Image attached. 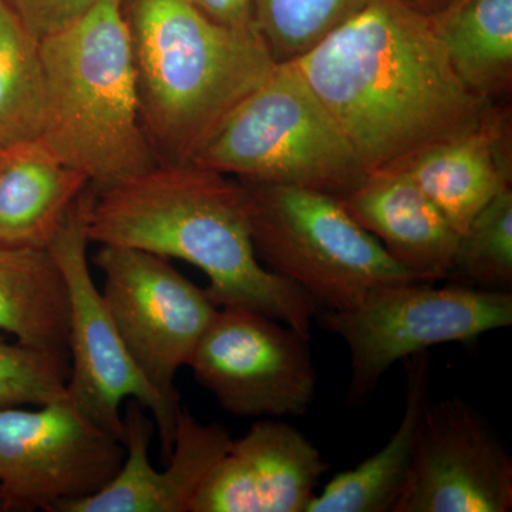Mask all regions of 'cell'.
Listing matches in <instances>:
<instances>
[{
  "label": "cell",
  "mask_w": 512,
  "mask_h": 512,
  "mask_svg": "<svg viewBox=\"0 0 512 512\" xmlns=\"http://www.w3.org/2000/svg\"><path fill=\"white\" fill-rule=\"evenodd\" d=\"M191 163L239 181L306 188L333 197L352 191L367 175L295 60L275 63Z\"/></svg>",
  "instance_id": "5b68a950"
},
{
  "label": "cell",
  "mask_w": 512,
  "mask_h": 512,
  "mask_svg": "<svg viewBox=\"0 0 512 512\" xmlns=\"http://www.w3.org/2000/svg\"><path fill=\"white\" fill-rule=\"evenodd\" d=\"M46 111L42 138L64 164L103 188L160 163L138 114L130 39L120 0L40 40Z\"/></svg>",
  "instance_id": "277c9868"
},
{
  "label": "cell",
  "mask_w": 512,
  "mask_h": 512,
  "mask_svg": "<svg viewBox=\"0 0 512 512\" xmlns=\"http://www.w3.org/2000/svg\"><path fill=\"white\" fill-rule=\"evenodd\" d=\"M366 0H254L256 29L276 63L308 53Z\"/></svg>",
  "instance_id": "603a6c76"
},
{
  "label": "cell",
  "mask_w": 512,
  "mask_h": 512,
  "mask_svg": "<svg viewBox=\"0 0 512 512\" xmlns=\"http://www.w3.org/2000/svg\"><path fill=\"white\" fill-rule=\"evenodd\" d=\"M93 262L103 274L101 295L134 363L161 397L181 404L175 377L190 365L218 306L163 256L100 245Z\"/></svg>",
  "instance_id": "9c48e42d"
},
{
  "label": "cell",
  "mask_w": 512,
  "mask_h": 512,
  "mask_svg": "<svg viewBox=\"0 0 512 512\" xmlns=\"http://www.w3.org/2000/svg\"><path fill=\"white\" fill-rule=\"evenodd\" d=\"M447 279L484 291H512V188L485 205L458 235Z\"/></svg>",
  "instance_id": "7402d4cb"
},
{
  "label": "cell",
  "mask_w": 512,
  "mask_h": 512,
  "mask_svg": "<svg viewBox=\"0 0 512 512\" xmlns=\"http://www.w3.org/2000/svg\"><path fill=\"white\" fill-rule=\"evenodd\" d=\"M69 360L0 338V407L67 400Z\"/></svg>",
  "instance_id": "cb8c5ba5"
},
{
  "label": "cell",
  "mask_w": 512,
  "mask_h": 512,
  "mask_svg": "<svg viewBox=\"0 0 512 512\" xmlns=\"http://www.w3.org/2000/svg\"><path fill=\"white\" fill-rule=\"evenodd\" d=\"M70 302L49 249L0 247V332L69 360Z\"/></svg>",
  "instance_id": "d6986e66"
},
{
  "label": "cell",
  "mask_w": 512,
  "mask_h": 512,
  "mask_svg": "<svg viewBox=\"0 0 512 512\" xmlns=\"http://www.w3.org/2000/svg\"><path fill=\"white\" fill-rule=\"evenodd\" d=\"M89 187L42 138L0 148V247L47 249Z\"/></svg>",
  "instance_id": "e0dca14e"
},
{
  "label": "cell",
  "mask_w": 512,
  "mask_h": 512,
  "mask_svg": "<svg viewBox=\"0 0 512 512\" xmlns=\"http://www.w3.org/2000/svg\"><path fill=\"white\" fill-rule=\"evenodd\" d=\"M120 6L148 143L160 163H191L276 62L259 33L218 25L188 0Z\"/></svg>",
  "instance_id": "3957f363"
},
{
  "label": "cell",
  "mask_w": 512,
  "mask_h": 512,
  "mask_svg": "<svg viewBox=\"0 0 512 512\" xmlns=\"http://www.w3.org/2000/svg\"><path fill=\"white\" fill-rule=\"evenodd\" d=\"M45 111L40 42L0 0V148L40 138Z\"/></svg>",
  "instance_id": "44dd1931"
},
{
  "label": "cell",
  "mask_w": 512,
  "mask_h": 512,
  "mask_svg": "<svg viewBox=\"0 0 512 512\" xmlns=\"http://www.w3.org/2000/svg\"><path fill=\"white\" fill-rule=\"evenodd\" d=\"M123 441L67 400L37 410L0 407V510L57 512L119 473Z\"/></svg>",
  "instance_id": "30bf717a"
},
{
  "label": "cell",
  "mask_w": 512,
  "mask_h": 512,
  "mask_svg": "<svg viewBox=\"0 0 512 512\" xmlns=\"http://www.w3.org/2000/svg\"><path fill=\"white\" fill-rule=\"evenodd\" d=\"M123 423L126 456L119 473L96 494L64 504L57 512H190L202 484L231 446L228 430L222 424L201 423L181 404L173 453L167 468L158 471L150 461L156 423L146 407L128 399Z\"/></svg>",
  "instance_id": "4fadbf2b"
},
{
  "label": "cell",
  "mask_w": 512,
  "mask_h": 512,
  "mask_svg": "<svg viewBox=\"0 0 512 512\" xmlns=\"http://www.w3.org/2000/svg\"><path fill=\"white\" fill-rule=\"evenodd\" d=\"M295 63L367 173L464 136L493 104L458 79L430 19L396 0H366Z\"/></svg>",
  "instance_id": "6da1fadb"
},
{
  "label": "cell",
  "mask_w": 512,
  "mask_h": 512,
  "mask_svg": "<svg viewBox=\"0 0 512 512\" xmlns=\"http://www.w3.org/2000/svg\"><path fill=\"white\" fill-rule=\"evenodd\" d=\"M84 229L94 244L188 262L207 276L205 292L218 308L259 312L311 339L320 309L259 261L237 178L192 163H158L119 183L87 188Z\"/></svg>",
  "instance_id": "7a4b0ae2"
},
{
  "label": "cell",
  "mask_w": 512,
  "mask_h": 512,
  "mask_svg": "<svg viewBox=\"0 0 512 512\" xmlns=\"http://www.w3.org/2000/svg\"><path fill=\"white\" fill-rule=\"evenodd\" d=\"M399 165L451 228L463 234L485 205L512 188L510 104H491L478 126L464 136L424 148Z\"/></svg>",
  "instance_id": "9a60e30c"
},
{
  "label": "cell",
  "mask_w": 512,
  "mask_h": 512,
  "mask_svg": "<svg viewBox=\"0 0 512 512\" xmlns=\"http://www.w3.org/2000/svg\"><path fill=\"white\" fill-rule=\"evenodd\" d=\"M188 366L222 409L241 419L301 417L315 400L309 338L249 309H218Z\"/></svg>",
  "instance_id": "8fae6325"
},
{
  "label": "cell",
  "mask_w": 512,
  "mask_h": 512,
  "mask_svg": "<svg viewBox=\"0 0 512 512\" xmlns=\"http://www.w3.org/2000/svg\"><path fill=\"white\" fill-rule=\"evenodd\" d=\"M403 363L406 400L399 427L372 457L333 477L306 512H393L412 466L421 413L430 400L429 350Z\"/></svg>",
  "instance_id": "ac0fdd59"
},
{
  "label": "cell",
  "mask_w": 512,
  "mask_h": 512,
  "mask_svg": "<svg viewBox=\"0 0 512 512\" xmlns=\"http://www.w3.org/2000/svg\"><path fill=\"white\" fill-rule=\"evenodd\" d=\"M202 15L228 29L258 33L254 0H188ZM261 36V35H259Z\"/></svg>",
  "instance_id": "484cf974"
},
{
  "label": "cell",
  "mask_w": 512,
  "mask_h": 512,
  "mask_svg": "<svg viewBox=\"0 0 512 512\" xmlns=\"http://www.w3.org/2000/svg\"><path fill=\"white\" fill-rule=\"evenodd\" d=\"M396 2L414 10V12L420 13V15L426 16V18H431V16L437 15L454 0H396Z\"/></svg>",
  "instance_id": "4316f807"
},
{
  "label": "cell",
  "mask_w": 512,
  "mask_h": 512,
  "mask_svg": "<svg viewBox=\"0 0 512 512\" xmlns=\"http://www.w3.org/2000/svg\"><path fill=\"white\" fill-rule=\"evenodd\" d=\"M100 0H5L37 40L55 35L82 19Z\"/></svg>",
  "instance_id": "d4e9b609"
},
{
  "label": "cell",
  "mask_w": 512,
  "mask_h": 512,
  "mask_svg": "<svg viewBox=\"0 0 512 512\" xmlns=\"http://www.w3.org/2000/svg\"><path fill=\"white\" fill-rule=\"evenodd\" d=\"M86 191L47 247L62 271L69 293L67 397L87 419L121 441V406L128 399L138 400L153 414L161 450L170 458L181 404L168 403L147 382L128 353L100 289L94 285L87 258L90 241L84 229Z\"/></svg>",
  "instance_id": "ba28073f"
},
{
  "label": "cell",
  "mask_w": 512,
  "mask_h": 512,
  "mask_svg": "<svg viewBox=\"0 0 512 512\" xmlns=\"http://www.w3.org/2000/svg\"><path fill=\"white\" fill-rule=\"evenodd\" d=\"M512 458L461 397L427 402L393 512H510Z\"/></svg>",
  "instance_id": "7c38bea8"
},
{
  "label": "cell",
  "mask_w": 512,
  "mask_h": 512,
  "mask_svg": "<svg viewBox=\"0 0 512 512\" xmlns=\"http://www.w3.org/2000/svg\"><path fill=\"white\" fill-rule=\"evenodd\" d=\"M430 23L461 83L487 103L512 90V0H454Z\"/></svg>",
  "instance_id": "ffe728a7"
},
{
  "label": "cell",
  "mask_w": 512,
  "mask_h": 512,
  "mask_svg": "<svg viewBox=\"0 0 512 512\" xmlns=\"http://www.w3.org/2000/svg\"><path fill=\"white\" fill-rule=\"evenodd\" d=\"M436 282L376 289L349 311H320V328L339 336L350 352L348 400L360 406L397 362L443 343H473L512 325V292Z\"/></svg>",
  "instance_id": "52a82bcc"
},
{
  "label": "cell",
  "mask_w": 512,
  "mask_h": 512,
  "mask_svg": "<svg viewBox=\"0 0 512 512\" xmlns=\"http://www.w3.org/2000/svg\"><path fill=\"white\" fill-rule=\"evenodd\" d=\"M328 470L302 431L278 419H258L232 440L190 512H306Z\"/></svg>",
  "instance_id": "5bb4252c"
},
{
  "label": "cell",
  "mask_w": 512,
  "mask_h": 512,
  "mask_svg": "<svg viewBox=\"0 0 512 512\" xmlns=\"http://www.w3.org/2000/svg\"><path fill=\"white\" fill-rule=\"evenodd\" d=\"M241 183L259 261L320 311H349L383 286L431 282L394 261L333 195Z\"/></svg>",
  "instance_id": "8992f818"
},
{
  "label": "cell",
  "mask_w": 512,
  "mask_h": 512,
  "mask_svg": "<svg viewBox=\"0 0 512 512\" xmlns=\"http://www.w3.org/2000/svg\"><path fill=\"white\" fill-rule=\"evenodd\" d=\"M336 198L394 261L427 281L447 279L458 234L402 165L369 171Z\"/></svg>",
  "instance_id": "2e32d148"
}]
</instances>
